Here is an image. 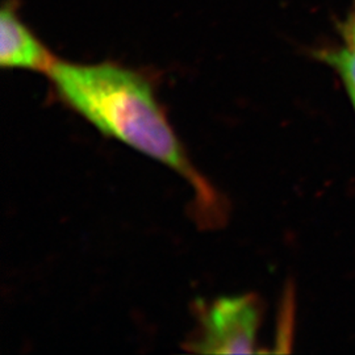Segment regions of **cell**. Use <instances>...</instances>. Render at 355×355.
<instances>
[{"label":"cell","instance_id":"obj_1","mask_svg":"<svg viewBox=\"0 0 355 355\" xmlns=\"http://www.w3.org/2000/svg\"><path fill=\"white\" fill-rule=\"evenodd\" d=\"M48 76L61 101L104 136L164 164L195 191L202 220L218 223L224 208L214 187L195 168L149 80L119 64H80L57 60Z\"/></svg>","mask_w":355,"mask_h":355},{"label":"cell","instance_id":"obj_5","mask_svg":"<svg viewBox=\"0 0 355 355\" xmlns=\"http://www.w3.org/2000/svg\"><path fill=\"white\" fill-rule=\"evenodd\" d=\"M346 42L355 46V8L352 15V19L347 24V31H346Z\"/></svg>","mask_w":355,"mask_h":355},{"label":"cell","instance_id":"obj_3","mask_svg":"<svg viewBox=\"0 0 355 355\" xmlns=\"http://www.w3.org/2000/svg\"><path fill=\"white\" fill-rule=\"evenodd\" d=\"M0 64L8 69H26L49 73L57 58L19 19L12 3L0 15Z\"/></svg>","mask_w":355,"mask_h":355},{"label":"cell","instance_id":"obj_2","mask_svg":"<svg viewBox=\"0 0 355 355\" xmlns=\"http://www.w3.org/2000/svg\"><path fill=\"white\" fill-rule=\"evenodd\" d=\"M259 322L261 304L252 293L217 299L204 311L199 333L187 349L202 354H250Z\"/></svg>","mask_w":355,"mask_h":355},{"label":"cell","instance_id":"obj_4","mask_svg":"<svg viewBox=\"0 0 355 355\" xmlns=\"http://www.w3.org/2000/svg\"><path fill=\"white\" fill-rule=\"evenodd\" d=\"M318 57L340 78L355 111V46L345 42L343 46L318 51Z\"/></svg>","mask_w":355,"mask_h":355}]
</instances>
